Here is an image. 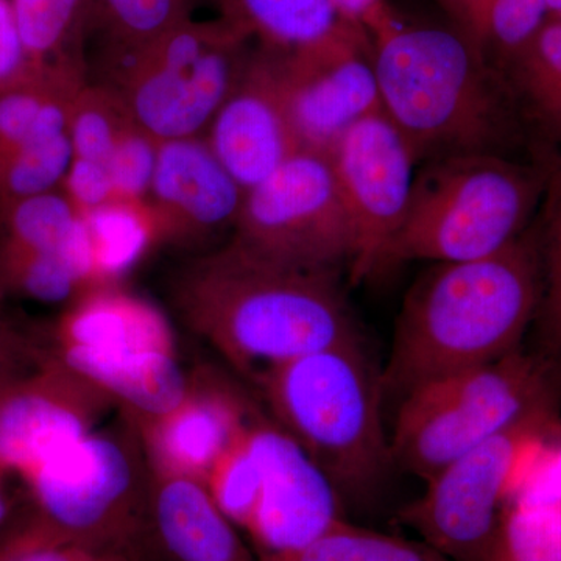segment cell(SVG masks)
<instances>
[{
	"mask_svg": "<svg viewBox=\"0 0 561 561\" xmlns=\"http://www.w3.org/2000/svg\"><path fill=\"white\" fill-rule=\"evenodd\" d=\"M548 20L561 21V0H548Z\"/></svg>",
	"mask_w": 561,
	"mask_h": 561,
	"instance_id": "obj_42",
	"label": "cell"
},
{
	"mask_svg": "<svg viewBox=\"0 0 561 561\" xmlns=\"http://www.w3.org/2000/svg\"><path fill=\"white\" fill-rule=\"evenodd\" d=\"M332 3L341 13L343 21L365 28V25L387 5V0H332Z\"/></svg>",
	"mask_w": 561,
	"mask_h": 561,
	"instance_id": "obj_40",
	"label": "cell"
},
{
	"mask_svg": "<svg viewBox=\"0 0 561 561\" xmlns=\"http://www.w3.org/2000/svg\"><path fill=\"white\" fill-rule=\"evenodd\" d=\"M540 161L472 154L424 162L381 272L409 261L481 260L527 230L548 187Z\"/></svg>",
	"mask_w": 561,
	"mask_h": 561,
	"instance_id": "obj_5",
	"label": "cell"
},
{
	"mask_svg": "<svg viewBox=\"0 0 561 561\" xmlns=\"http://www.w3.org/2000/svg\"><path fill=\"white\" fill-rule=\"evenodd\" d=\"M150 527L173 561H253L205 483L151 470Z\"/></svg>",
	"mask_w": 561,
	"mask_h": 561,
	"instance_id": "obj_19",
	"label": "cell"
},
{
	"mask_svg": "<svg viewBox=\"0 0 561 561\" xmlns=\"http://www.w3.org/2000/svg\"><path fill=\"white\" fill-rule=\"evenodd\" d=\"M194 0H90V27L106 41L110 62L191 20Z\"/></svg>",
	"mask_w": 561,
	"mask_h": 561,
	"instance_id": "obj_27",
	"label": "cell"
},
{
	"mask_svg": "<svg viewBox=\"0 0 561 561\" xmlns=\"http://www.w3.org/2000/svg\"><path fill=\"white\" fill-rule=\"evenodd\" d=\"M87 232L92 287L116 286L161 243L157 217L147 201H116L80 214Z\"/></svg>",
	"mask_w": 561,
	"mask_h": 561,
	"instance_id": "obj_23",
	"label": "cell"
},
{
	"mask_svg": "<svg viewBox=\"0 0 561 561\" xmlns=\"http://www.w3.org/2000/svg\"><path fill=\"white\" fill-rule=\"evenodd\" d=\"M117 409L94 382L49 348L0 400V478L27 474L58 449L95 431Z\"/></svg>",
	"mask_w": 561,
	"mask_h": 561,
	"instance_id": "obj_14",
	"label": "cell"
},
{
	"mask_svg": "<svg viewBox=\"0 0 561 561\" xmlns=\"http://www.w3.org/2000/svg\"><path fill=\"white\" fill-rule=\"evenodd\" d=\"M10 519L11 502L9 497H7L5 491H3L2 478H0V531L9 524Z\"/></svg>",
	"mask_w": 561,
	"mask_h": 561,
	"instance_id": "obj_41",
	"label": "cell"
},
{
	"mask_svg": "<svg viewBox=\"0 0 561 561\" xmlns=\"http://www.w3.org/2000/svg\"><path fill=\"white\" fill-rule=\"evenodd\" d=\"M354 236L353 283L381 272L383 253L400 230L415 180V157L383 111L343 133L328 153Z\"/></svg>",
	"mask_w": 561,
	"mask_h": 561,
	"instance_id": "obj_13",
	"label": "cell"
},
{
	"mask_svg": "<svg viewBox=\"0 0 561 561\" xmlns=\"http://www.w3.org/2000/svg\"><path fill=\"white\" fill-rule=\"evenodd\" d=\"M365 31L382 111L416 164L472 154L534 161L507 81L460 28L404 24L387 3Z\"/></svg>",
	"mask_w": 561,
	"mask_h": 561,
	"instance_id": "obj_1",
	"label": "cell"
},
{
	"mask_svg": "<svg viewBox=\"0 0 561 561\" xmlns=\"http://www.w3.org/2000/svg\"><path fill=\"white\" fill-rule=\"evenodd\" d=\"M27 61V76L87 72L83 41L90 0H10Z\"/></svg>",
	"mask_w": 561,
	"mask_h": 561,
	"instance_id": "obj_22",
	"label": "cell"
},
{
	"mask_svg": "<svg viewBox=\"0 0 561 561\" xmlns=\"http://www.w3.org/2000/svg\"><path fill=\"white\" fill-rule=\"evenodd\" d=\"M221 21L276 55L308 49L350 24L332 0H221Z\"/></svg>",
	"mask_w": 561,
	"mask_h": 561,
	"instance_id": "obj_21",
	"label": "cell"
},
{
	"mask_svg": "<svg viewBox=\"0 0 561 561\" xmlns=\"http://www.w3.org/2000/svg\"><path fill=\"white\" fill-rule=\"evenodd\" d=\"M72 160L69 117L50 116L31 139L0 160V209L61 190Z\"/></svg>",
	"mask_w": 561,
	"mask_h": 561,
	"instance_id": "obj_26",
	"label": "cell"
},
{
	"mask_svg": "<svg viewBox=\"0 0 561 561\" xmlns=\"http://www.w3.org/2000/svg\"><path fill=\"white\" fill-rule=\"evenodd\" d=\"M87 290L68 256L0 245V291L41 302L73 301Z\"/></svg>",
	"mask_w": 561,
	"mask_h": 561,
	"instance_id": "obj_30",
	"label": "cell"
},
{
	"mask_svg": "<svg viewBox=\"0 0 561 561\" xmlns=\"http://www.w3.org/2000/svg\"><path fill=\"white\" fill-rule=\"evenodd\" d=\"M501 72L529 136L531 158H561V21H546Z\"/></svg>",
	"mask_w": 561,
	"mask_h": 561,
	"instance_id": "obj_20",
	"label": "cell"
},
{
	"mask_svg": "<svg viewBox=\"0 0 561 561\" xmlns=\"http://www.w3.org/2000/svg\"><path fill=\"white\" fill-rule=\"evenodd\" d=\"M249 421L250 416L205 479L206 490L217 507L243 530L249 526L262 489L261 465L251 445Z\"/></svg>",
	"mask_w": 561,
	"mask_h": 561,
	"instance_id": "obj_32",
	"label": "cell"
},
{
	"mask_svg": "<svg viewBox=\"0 0 561 561\" xmlns=\"http://www.w3.org/2000/svg\"><path fill=\"white\" fill-rule=\"evenodd\" d=\"M260 561H453L426 541L405 540L346 522L332 524L297 551L257 557Z\"/></svg>",
	"mask_w": 561,
	"mask_h": 561,
	"instance_id": "obj_28",
	"label": "cell"
},
{
	"mask_svg": "<svg viewBox=\"0 0 561 561\" xmlns=\"http://www.w3.org/2000/svg\"><path fill=\"white\" fill-rule=\"evenodd\" d=\"M27 77V61L11 2L0 0V94Z\"/></svg>",
	"mask_w": 561,
	"mask_h": 561,
	"instance_id": "obj_39",
	"label": "cell"
},
{
	"mask_svg": "<svg viewBox=\"0 0 561 561\" xmlns=\"http://www.w3.org/2000/svg\"><path fill=\"white\" fill-rule=\"evenodd\" d=\"M491 561H561V497L523 496L502 511Z\"/></svg>",
	"mask_w": 561,
	"mask_h": 561,
	"instance_id": "obj_29",
	"label": "cell"
},
{
	"mask_svg": "<svg viewBox=\"0 0 561 561\" xmlns=\"http://www.w3.org/2000/svg\"><path fill=\"white\" fill-rule=\"evenodd\" d=\"M0 561H142V556L136 549L65 540L27 511L0 531Z\"/></svg>",
	"mask_w": 561,
	"mask_h": 561,
	"instance_id": "obj_33",
	"label": "cell"
},
{
	"mask_svg": "<svg viewBox=\"0 0 561 561\" xmlns=\"http://www.w3.org/2000/svg\"><path fill=\"white\" fill-rule=\"evenodd\" d=\"M446 7L500 70L548 21V0H453Z\"/></svg>",
	"mask_w": 561,
	"mask_h": 561,
	"instance_id": "obj_25",
	"label": "cell"
},
{
	"mask_svg": "<svg viewBox=\"0 0 561 561\" xmlns=\"http://www.w3.org/2000/svg\"><path fill=\"white\" fill-rule=\"evenodd\" d=\"M553 445H556L557 457H559L560 472H561V424L556 434H553Z\"/></svg>",
	"mask_w": 561,
	"mask_h": 561,
	"instance_id": "obj_43",
	"label": "cell"
},
{
	"mask_svg": "<svg viewBox=\"0 0 561 561\" xmlns=\"http://www.w3.org/2000/svg\"><path fill=\"white\" fill-rule=\"evenodd\" d=\"M249 39L225 21L194 22L110 65L133 122L158 144L201 138L250 60Z\"/></svg>",
	"mask_w": 561,
	"mask_h": 561,
	"instance_id": "obj_9",
	"label": "cell"
},
{
	"mask_svg": "<svg viewBox=\"0 0 561 561\" xmlns=\"http://www.w3.org/2000/svg\"><path fill=\"white\" fill-rule=\"evenodd\" d=\"M133 122L119 91L111 84L84 83L70 110L73 158L105 162Z\"/></svg>",
	"mask_w": 561,
	"mask_h": 561,
	"instance_id": "obj_31",
	"label": "cell"
},
{
	"mask_svg": "<svg viewBox=\"0 0 561 561\" xmlns=\"http://www.w3.org/2000/svg\"><path fill=\"white\" fill-rule=\"evenodd\" d=\"M84 80L87 76L80 73H49L27 77L3 91L0 94V160L39 130L62 84Z\"/></svg>",
	"mask_w": 561,
	"mask_h": 561,
	"instance_id": "obj_34",
	"label": "cell"
},
{
	"mask_svg": "<svg viewBox=\"0 0 561 561\" xmlns=\"http://www.w3.org/2000/svg\"><path fill=\"white\" fill-rule=\"evenodd\" d=\"M443 2H445V3H446V2H453V0H443Z\"/></svg>",
	"mask_w": 561,
	"mask_h": 561,
	"instance_id": "obj_44",
	"label": "cell"
},
{
	"mask_svg": "<svg viewBox=\"0 0 561 561\" xmlns=\"http://www.w3.org/2000/svg\"><path fill=\"white\" fill-rule=\"evenodd\" d=\"M49 353V342L38 337L5 305L0 291V400L14 382L27 375Z\"/></svg>",
	"mask_w": 561,
	"mask_h": 561,
	"instance_id": "obj_37",
	"label": "cell"
},
{
	"mask_svg": "<svg viewBox=\"0 0 561 561\" xmlns=\"http://www.w3.org/2000/svg\"><path fill=\"white\" fill-rule=\"evenodd\" d=\"M541 286L534 228L481 260L432 264L402 302L381 373L383 393L402 400L423 383L518 350Z\"/></svg>",
	"mask_w": 561,
	"mask_h": 561,
	"instance_id": "obj_3",
	"label": "cell"
},
{
	"mask_svg": "<svg viewBox=\"0 0 561 561\" xmlns=\"http://www.w3.org/2000/svg\"><path fill=\"white\" fill-rule=\"evenodd\" d=\"M158 146L160 144L136 124L124 131L106 161L116 198L147 201L157 165Z\"/></svg>",
	"mask_w": 561,
	"mask_h": 561,
	"instance_id": "obj_36",
	"label": "cell"
},
{
	"mask_svg": "<svg viewBox=\"0 0 561 561\" xmlns=\"http://www.w3.org/2000/svg\"><path fill=\"white\" fill-rule=\"evenodd\" d=\"M203 138L245 194L301 150L267 51L250 55Z\"/></svg>",
	"mask_w": 561,
	"mask_h": 561,
	"instance_id": "obj_17",
	"label": "cell"
},
{
	"mask_svg": "<svg viewBox=\"0 0 561 561\" xmlns=\"http://www.w3.org/2000/svg\"><path fill=\"white\" fill-rule=\"evenodd\" d=\"M548 165V187L542 198L540 241L541 265L545 273V321L549 339L561 364V158H551Z\"/></svg>",
	"mask_w": 561,
	"mask_h": 561,
	"instance_id": "obj_35",
	"label": "cell"
},
{
	"mask_svg": "<svg viewBox=\"0 0 561 561\" xmlns=\"http://www.w3.org/2000/svg\"><path fill=\"white\" fill-rule=\"evenodd\" d=\"M251 445L260 460L262 489L247 534L257 557L297 551L343 516V501L297 442L254 405Z\"/></svg>",
	"mask_w": 561,
	"mask_h": 561,
	"instance_id": "obj_15",
	"label": "cell"
},
{
	"mask_svg": "<svg viewBox=\"0 0 561 561\" xmlns=\"http://www.w3.org/2000/svg\"><path fill=\"white\" fill-rule=\"evenodd\" d=\"M171 297L181 320L250 379L302 354L360 341L337 273L287 267L234 239L180 267Z\"/></svg>",
	"mask_w": 561,
	"mask_h": 561,
	"instance_id": "obj_2",
	"label": "cell"
},
{
	"mask_svg": "<svg viewBox=\"0 0 561 561\" xmlns=\"http://www.w3.org/2000/svg\"><path fill=\"white\" fill-rule=\"evenodd\" d=\"M61 191L80 214L90 213L116 201L113 180L105 162L73 158Z\"/></svg>",
	"mask_w": 561,
	"mask_h": 561,
	"instance_id": "obj_38",
	"label": "cell"
},
{
	"mask_svg": "<svg viewBox=\"0 0 561 561\" xmlns=\"http://www.w3.org/2000/svg\"><path fill=\"white\" fill-rule=\"evenodd\" d=\"M560 424L559 405L513 424L432 476L398 519L449 560L491 561L502 511L524 467Z\"/></svg>",
	"mask_w": 561,
	"mask_h": 561,
	"instance_id": "obj_10",
	"label": "cell"
},
{
	"mask_svg": "<svg viewBox=\"0 0 561 561\" xmlns=\"http://www.w3.org/2000/svg\"><path fill=\"white\" fill-rule=\"evenodd\" d=\"M55 356L94 382L133 424L157 419L187 393L164 313L116 286L84 290L51 330Z\"/></svg>",
	"mask_w": 561,
	"mask_h": 561,
	"instance_id": "obj_6",
	"label": "cell"
},
{
	"mask_svg": "<svg viewBox=\"0 0 561 561\" xmlns=\"http://www.w3.org/2000/svg\"><path fill=\"white\" fill-rule=\"evenodd\" d=\"M21 481L28 512L65 540L139 551L150 527L151 468L124 415L58 449Z\"/></svg>",
	"mask_w": 561,
	"mask_h": 561,
	"instance_id": "obj_8",
	"label": "cell"
},
{
	"mask_svg": "<svg viewBox=\"0 0 561 561\" xmlns=\"http://www.w3.org/2000/svg\"><path fill=\"white\" fill-rule=\"evenodd\" d=\"M253 402L221 378L202 370L171 411L133 424L153 471L205 483L225 449L249 420Z\"/></svg>",
	"mask_w": 561,
	"mask_h": 561,
	"instance_id": "obj_18",
	"label": "cell"
},
{
	"mask_svg": "<svg viewBox=\"0 0 561 561\" xmlns=\"http://www.w3.org/2000/svg\"><path fill=\"white\" fill-rule=\"evenodd\" d=\"M272 420L300 445L342 501L370 500L393 467L381 373L360 341L339 343L254 376Z\"/></svg>",
	"mask_w": 561,
	"mask_h": 561,
	"instance_id": "obj_4",
	"label": "cell"
},
{
	"mask_svg": "<svg viewBox=\"0 0 561 561\" xmlns=\"http://www.w3.org/2000/svg\"><path fill=\"white\" fill-rule=\"evenodd\" d=\"M232 239L287 267L335 273L343 264L350 267L353 227L330 157L298 150L247 192Z\"/></svg>",
	"mask_w": 561,
	"mask_h": 561,
	"instance_id": "obj_11",
	"label": "cell"
},
{
	"mask_svg": "<svg viewBox=\"0 0 561 561\" xmlns=\"http://www.w3.org/2000/svg\"><path fill=\"white\" fill-rule=\"evenodd\" d=\"M245 192L217 160L206 139L158 146L149 202L161 242L201 243L234 230Z\"/></svg>",
	"mask_w": 561,
	"mask_h": 561,
	"instance_id": "obj_16",
	"label": "cell"
},
{
	"mask_svg": "<svg viewBox=\"0 0 561 561\" xmlns=\"http://www.w3.org/2000/svg\"><path fill=\"white\" fill-rule=\"evenodd\" d=\"M0 245L68 256L91 287V260L83 220L61 190L0 209Z\"/></svg>",
	"mask_w": 561,
	"mask_h": 561,
	"instance_id": "obj_24",
	"label": "cell"
},
{
	"mask_svg": "<svg viewBox=\"0 0 561 561\" xmlns=\"http://www.w3.org/2000/svg\"><path fill=\"white\" fill-rule=\"evenodd\" d=\"M267 54L301 150L328 154L343 133L382 111L370 36L360 25L345 24L295 54Z\"/></svg>",
	"mask_w": 561,
	"mask_h": 561,
	"instance_id": "obj_12",
	"label": "cell"
},
{
	"mask_svg": "<svg viewBox=\"0 0 561 561\" xmlns=\"http://www.w3.org/2000/svg\"><path fill=\"white\" fill-rule=\"evenodd\" d=\"M560 378L549 362L518 348L423 383L401 400L390 438L394 465L430 481L513 424L560 405Z\"/></svg>",
	"mask_w": 561,
	"mask_h": 561,
	"instance_id": "obj_7",
	"label": "cell"
}]
</instances>
